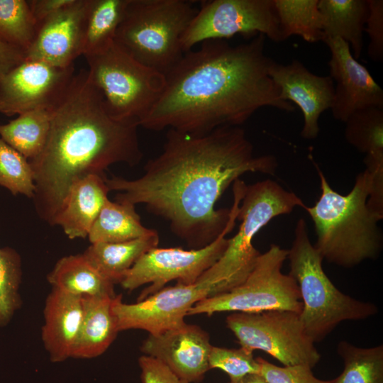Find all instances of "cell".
<instances>
[{"label":"cell","mask_w":383,"mask_h":383,"mask_svg":"<svg viewBox=\"0 0 383 383\" xmlns=\"http://www.w3.org/2000/svg\"><path fill=\"white\" fill-rule=\"evenodd\" d=\"M105 177L91 174L72 184L53 226L62 227L70 239L85 238L109 200Z\"/></svg>","instance_id":"20"},{"label":"cell","mask_w":383,"mask_h":383,"mask_svg":"<svg viewBox=\"0 0 383 383\" xmlns=\"http://www.w3.org/2000/svg\"><path fill=\"white\" fill-rule=\"evenodd\" d=\"M313 162L321 194L314 206L304 209L314 224L315 248L323 260L345 268L377 259L382 248L378 222L383 216L367 204L372 189L370 174L367 170L358 174L350 192L342 195L331 187L318 165Z\"/></svg>","instance_id":"4"},{"label":"cell","mask_w":383,"mask_h":383,"mask_svg":"<svg viewBox=\"0 0 383 383\" xmlns=\"http://www.w3.org/2000/svg\"><path fill=\"white\" fill-rule=\"evenodd\" d=\"M21 259L16 250L0 248V328L6 326L22 305Z\"/></svg>","instance_id":"32"},{"label":"cell","mask_w":383,"mask_h":383,"mask_svg":"<svg viewBox=\"0 0 383 383\" xmlns=\"http://www.w3.org/2000/svg\"><path fill=\"white\" fill-rule=\"evenodd\" d=\"M209 365L210 369L225 372L234 381L250 374H260V365L253 352L245 348L229 349L212 345Z\"/></svg>","instance_id":"34"},{"label":"cell","mask_w":383,"mask_h":383,"mask_svg":"<svg viewBox=\"0 0 383 383\" xmlns=\"http://www.w3.org/2000/svg\"><path fill=\"white\" fill-rule=\"evenodd\" d=\"M283 41L299 35L308 43L324 38L318 0H274Z\"/></svg>","instance_id":"28"},{"label":"cell","mask_w":383,"mask_h":383,"mask_svg":"<svg viewBox=\"0 0 383 383\" xmlns=\"http://www.w3.org/2000/svg\"><path fill=\"white\" fill-rule=\"evenodd\" d=\"M289 274L296 282L303 304L299 318L306 335L322 341L340 323L360 321L378 312L377 306L340 292L323 269V258L309 239L308 226L299 218L288 250Z\"/></svg>","instance_id":"5"},{"label":"cell","mask_w":383,"mask_h":383,"mask_svg":"<svg viewBox=\"0 0 383 383\" xmlns=\"http://www.w3.org/2000/svg\"><path fill=\"white\" fill-rule=\"evenodd\" d=\"M269 75L279 89L280 99L294 103L302 111L301 136L316 139L320 132L319 118L333 102L335 84L331 76L316 75L298 60L287 65L273 61Z\"/></svg>","instance_id":"16"},{"label":"cell","mask_w":383,"mask_h":383,"mask_svg":"<svg viewBox=\"0 0 383 383\" xmlns=\"http://www.w3.org/2000/svg\"><path fill=\"white\" fill-rule=\"evenodd\" d=\"M272 155H255L240 126H225L204 135L168 129L162 151L150 159L139 178H105L118 202L145 204L166 219L190 249L205 247L225 229L230 209H216L226 189L248 172L274 175Z\"/></svg>","instance_id":"1"},{"label":"cell","mask_w":383,"mask_h":383,"mask_svg":"<svg viewBox=\"0 0 383 383\" xmlns=\"http://www.w3.org/2000/svg\"><path fill=\"white\" fill-rule=\"evenodd\" d=\"M129 0H89L82 55H94L113 43Z\"/></svg>","instance_id":"26"},{"label":"cell","mask_w":383,"mask_h":383,"mask_svg":"<svg viewBox=\"0 0 383 383\" xmlns=\"http://www.w3.org/2000/svg\"><path fill=\"white\" fill-rule=\"evenodd\" d=\"M198 8L186 0H129L114 43L165 75L182 57V36Z\"/></svg>","instance_id":"6"},{"label":"cell","mask_w":383,"mask_h":383,"mask_svg":"<svg viewBox=\"0 0 383 383\" xmlns=\"http://www.w3.org/2000/svg\"><path fill=\"white\" fill-rule=\"evenodd\" d=\"M114 297L82 296L83 317L72 357L100 356L112 344L118 331L112 311Z\"/></svg>","instance_id":"21"},{"label":"cell","mask_w":383,"mask_h":383,"mask_svg":"<svg viewBox=\"0 0 383 383\" xmlns=\"http://www.w3.org/2000/svg\"><path fill=\"white\" fill-rule=\"evenodd\" d=\"M368 16L365 31L367 33L370 42L367 55L372 61L383 60V1L367 0Z\"/></svg>","instance_id":"36"},{"label":"cell","mask_w":383,"mask_h":383,"mask_svg":"<svg viewBox=\"0 0 383 383\" xmlns=\"http://www.w3.org/2000/svg\"><path fill=\"white\" fill-rule=\"evenodd\" d=\"M211 347L206 331L199 326L185 323L157 335L149 334L140 350L162 362L181 379L197 383L210 370Z\"/></svg>","instance_id":"17"},{"label":"cell","mask_w":383,"mask_h":383,"mask_svg":"<svg viewBox=\"0 0 383 383\" xmlns=\"http://www.w3.org/2000/svg\"><path fill=\"white\" fill-rule=\"evenodd\" d=\"M331 52L330 76L334 87L331 108L333 117L341 122L355 112L370 108L383 109V90L369 70L354 58L349 44L339 38L323 40Z\"/></svg>","instance_id":"15"},{"label":"cell","mask_w":383,"mask_h":383,"mask_svg":"<svg viewBox=\"0 0 383 383\" xmlns=\"http://www.w3.org/2000/svg\"><path fill=\"white\" fill-rule=\"evenodd\" d=\"M288 250L276 244L261 253L246 279L231 291L196 303L187 316L233 311L257 313L285 310L300 313L303 304L295 280L282 268Z\"/></svg>","instance_id":"9"},{"label":"cell","mask_w":383,"mask_h":383,"mask_svg":"<svg viewBox=\"0 0 383 383\" xmlns=\"http://www.w3.org/2000/svg\"><path fill=\"white\" fill-rule=\"evenodd\" d=\"M233 203L230 218L223 232L213 242L199 249L181 248H154L143 254L123 276L120 284L128 291L149 284L140 294L137 301L154 294L172 280L177 284H192L221 257L237 220L238 208L244 193V186L235 183L233 187Z\"/></svg>","instance_id":"10"},{"label":"cell","mask_w":383,"mask_h":383,"mask_svg":"<svg viewBox=\"0 0 383 383\" xmlns=\"http://www.w3.org/2000/svg\"><path fill=\"white\" fill-rule=\"evenodd\" d=\"M47 279L52 289L76 296H116L114 284L103 277L83 254L60 258Z\"/></svg>","instance_id":"24"},{"label":"cell","mask_w":383,"mask_h":383,"mask_svg":"<svg viewBox=\"0 0 383 383\" xmlns=\"http://www.w3.org/2000/svg\"><path fill=\"white\" fill-rule=\"evenodd\" d=\"M220 293L217 283L197 280L189 285L177 284L164 287L135 304H126L121 294L116 295L112 311L119 332L140 329L157 335L182 326L186 323L184 317L196 303Z\"/></svg>","instance_id":"13"},{"label":"cell","mask_w":383,"mask_h":383,"mask_svg":"<svg viewBox=\"0 0 383 383\" xmlns=\"http://www.w3.org/2000/svg\"><path fill=\"white\" fill-rule=\"evenodd\" d=\"M139 126L135 121L111 116L87 70L74 73L51 109L44 148L29 161L34 174L33 199L38 216L53 226L74 183L91 174L104 176V171L116 163L138 165L143 156L138 137Z\"/></svg>","instance_id":"3"},{"label":"cell","mask_w":383,"mask_h":383,"mask_svg":"<svg viewBox=\"0 0 383 383\" xmlns=\"http://www.w3.org/2000/svg\"><path fill=\"white\" fill-rule=\"evenodd\" d=\"M26 57L22 49L9 44L0 37V79Z\"/></svg>","instance_id":"38"},{"label":"cell","mask_w":383,"mask_h":383,"mask_svg":"<svg viewBox=\"0 0 383 383\" xmlns=\"http://www.w3.org/2000/svg\"><path fill=\"white\" fill-rule=\"evenodd\" d=\"M226 323L240 347L252 352L262 350L283 366L306 365L313 369L320 361L321 355L304 333L298 313L233 312Z\"/></svg>","instance_id":"11"},{"label":"cell","mask_w":383,"mask_h":383,"mask_svg":"<svg viewBox=\"0 0 383 383\" xmlns=\"http://www.w3.org/2000/svg\"><path fill=\"white\" fill-rule=\"evenodd\" d=\"M266 38L258 33L236 45L209 40L185 52L165 75L163 92L140 126L199 135L240 126L263 107L293 112L269 75L274 60L265 54Z\"/></svg>","instance_id":"2"},{"label":"cell","mask_w":383,"mask_h":383,"mask_svg":"<svg viewBox=\"0 0 383 383\" xmlns=\"http://www.w3.org/2000/svg\"><path fill=\"white\" fill-rule=\"evenodd\" d=\"M337 352L344 367L332 383H383L382 345L364 348L341 340Z\"/></svg>","instance_id":"29"},{"label":"cell","mask_w":383,"mask_h":383,"mask_svg":"<svg viewBox=\"0 0 383 383\" xmlns=\"http://www.w3.org/2000/svg\"><path fill=\"white\" fill-rule=\"evenodd\" d=\"M156 230L136 239L119 243H91L82 253L89 263L112 283L120 284L126 272L148 250L157 247Z\"/></svg>","instance_id":"23"},{"label":"cell","mask_w":383,"mask_h":383,"mask_svg":"<svg viewBox=\"0 0 383 383\" xmlns=\"http://www.w3.org/2000/svg\"><path fill=\"white\" fill-rule=\"evenodd\" d=\"M84 57L89 77L111 116L140 126L160 98L165 76L136 61L114 43L101 52Z\"/></svg>","instance_id":"8"},{"label":"cell","mask_w":383,"mask_h":383,"mask_svg":"<svg viewBox=\"0 0 383 383\" xmlns=\"http://www.w3.org/2000/svg\"><path fill=\"white\" fill-rule=\"evenodd\" d=\"M41 338L52 362L72 357L83 317L82 296L52 289L43 309Z\"/></svg>","instance_id":"19"},{"label":"cell","mask_w":383,"mask_h":383,"mask_svg":"<svg viewBox=\"0 0 383 383\" xmlns=\"http://www.w3.org/2000/svg\"><path fill=\"white\" fill-rule=\"evenodd\" d=\"M346 141L366 157L383 160V109L370 107L353 113L345 122Z\"/></svg>","instance_id":"30"},{"label":"cell","mask_w":383,"mask_h":383,"mask_svg":"<svg viewBox=\"0 0 383 383\" xmlns=\"http://www.w3.org/2000/svg\"><path fill=\"white\" fill-rule=\"evenodd\" d=\"M296 206H306L275 181L267 179L246 184L237 215L241 222L238 231L228 238L221 257L198 280L217 283L221 294L241 284L261 254L252 245L255 235L274 217L289 214Z\"/></svg>","instance_id":"7"},{"label":"cell","mask_w":383,"mask_h":383,"mask_svg":"<svg viewBox=\"0 0 383 383\" xmlns=\"http://www.w3.org/2000/svg\"><path fill=\"white\" fill-rule=\"evenodd\" d=\"M154 230L142 224L135 205L109 199L93 223L87 238L91 244L119 243L143 237Z\"/></svg>","instance_id":"25"},{"label":"cell","mask_w":383,"mask_h":383,"mask_svg":"<svg viewBox=\"0 0 383 383\" xmlns=\"http://www.w3.org/2000/svg\"><path fill=\"white\" fill-rule=\"evenodd\" d=\"M37 28L28 1L0 0V37L3 40L26 52Z\"/></svg>","instance_id":"31"},{"label":"cell","mask_w":383,"mask_h":383,"mask_svg":"<svg viewBox=\"0 0 383 383\" xmlns=\"http://www.w3.org/2000/svg\"><path fill=\"white\" fill-rule=\"evenodd\" d=\"M73 0H28L31 13L38 26L44 20L57 13Z\"/></svg>","instance_id":"39"},{"label":"cell","mask_w":383,"mask_h":383,"mask_svg":"<svg viewBox=\"0 0 383 383\" xmlns=\"http://www.w3.org/2000/svg\"><path fill=\"white\" fill-rule=\"evenodd\" d=\"M260 374L269 383H332V380L316 378L312 369L306 365L277 366L257 357Z\"/></svg>","instance_id":"35"},{"label":"cell","mask_w":383,"mask_h":383,"mask_svg":"<svg viewBox=\"0 0 383 383\" xmlns=\"http://www.w3.org/2000/svg\"><path fill=\"white\" fill-rule=\"evenodd\" d=\"M142 383H188L179 378L165 365L148 355L138 359Z\"/></svg>","instance_id":"37"},{"label":"cell","mask_w":383,"mask_h":383,"mask_svg":"<svg viewBox=\"0 0 383 383\" xmlns=\"http://www.w3.org/2000/svg\"><path fill=\"white\" fill-rule=\"evenodd\" d=\"M74 65L53 66L27 58L0 79V113L6 116L51 109L74 74Z\"/></svg>","instance_id":"14"},{"label":"cell","mask_w":383,"mask_h":383,"mask_svg":"<svg viewBox=\"0 0 383 383\" xmlns=\"http://www.w3.org/2000/svg\"><path fill=\"white\" fill-rule=\"evenodd\" d=\"M318 6L324 38H339L347 42L354 58L358 59L364 45L367 0H318Z\"/></svg>","instance_id":"22"},{"label":"cell","mask_w":383,"mask_h":383,"mask_svg":"<svg viewBox=\"0 0 383 383\" xmlns=\"http://www.w3.org/2000/svg\"><path fill=\"white\" fill-rule=\"evenodd\" d=\"M50 122L51 109L28 111L8 123H0V138L30 161L44 148Z\"/></svg>","instance_id":"27"},{"label":"cell","mask_w":383,"mask_h":383,"mask_svg":"<svg viewBox=\"0 0 383 383\" xmlns=\"http://www.w3.org/2000/svg\"><path fill=\"white\" fill-rule=\"evenodd\" d=\"M89 4V0H73L40 23L26 57L59 67L72 66L82 55Z\"/></svg>","instance_id":"18"},{"label":"cell","mask_w":383,"mask_h":383,"mask_svg":"<svg viewBox=\"0 0 383 383\" xmlns=\"http://www.w3.org/2000/svg\"><path fill=\"white\" fill-rule=\"evenodd\" d=\"M228 383H269L261 374H247L242 378L230 381Z\"/></svg>","instance_id":"40"},{"label":"cell","mask_w":383,"mask_h":383,"mask_svg":"<svg viewBox=\"0 0 383 383\" xmlns=\"http://www.w3.org/2000/svg\"><path fill=\"white\" fill-rule=\"evenodd\" d=\"M184 32V52L209 40H224L236 34L262 33L283 41L274 0H206Z\"/></svg>","instance_id":"12"},{"label":"cell","mask_w":383,"mask_h":383,"mask_svg":"<svg viewBox=\"0 0 383 383\" xmlns=\"http://www.w3.org/2000/svg\"><path fill=\"white\" fill-rule=\"evenodd\" d=\"M0 186L13 195L34 196V174L28 159L0 138Z\"/></svg>","instance_id":"33"}]
</instances>
